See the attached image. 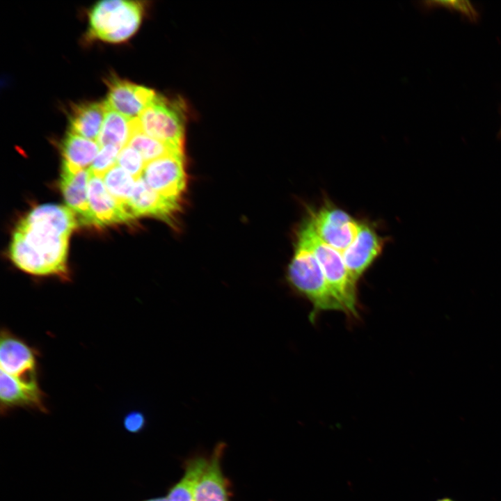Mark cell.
<instances>
[{"label":"cell","mask_w":501,"mask_h":501,"mask_svg":"<svg viewBox=\"0 0 501 501\" xmlns=\"http://www.w3.org/2000/svg\"><path fill=\"white\" fill-rule=\"evenodd\" d=\"M73 228L65 215L52 206H38L17 223L18 232L49 270L66 278L68 240Z\"/></svg>","instance_id":"obj_1"},{"label":"cell","mask_w":501,"mask_h":501,"mask_svg":"<svg viewBox=\"0 0 501 501\" xmlns=\"http://www.w3.org/2000/svg\"><path fill=\"white\" fill-rule=\"evenodd\" d=\"M290 287L312 305L309 318L314 321L322 312L344 309L326 279L322 269L308 246L296 237L294 254L287 270Z\"/></svg>","instance_id":"obj_2"},{"label":"cell","mask_w":501,"mask_h":501,"mask_svg":"<svg viewBox=\"0 0 501 501\" xmlns=\"http://www.w3.org/2000/svg\"><path fill=\"white\" fill-rule=\"evenodd\" d=\"M296 237L313 252L329 287L342 305L344 313L351 318H358L357 282L349 273L341 253L317 236L309 217L300 225Z\"/></svg>","instance_id":"obj_3"},{"label":"cell","mask_w":501,"mask_h":501,"mask_svg":"<svg viewBox=\"0 0 501 501\" xmlns=\"http://www.w3.org/2000/svg\"><path fill=\"white\" fill-rule=\"evenodd\" d=\"M143 12V5L138 1H100L89 14V35L113 43L125 41L138 29Z\"/></svg>","instance_id":"obj_4"},{"label":"cell","mask_w":501,"mask_h":501,"mask_svg":"<svg viewBox=\"0 0 501 501\" xmlns=\"http://www.w3.org/2000/svg\"><path fill=\"white\" fill-rule=\"evenodd\" d=\"M178 101L157 95L138 117L141 130L174 150L183 152L185 116Z\"/></svg>","instance_id":"obj_5"},{"label":"cell","mask_w":501,"mask_h":501,"mask_svg":"<svg viewBox=\"0 0 501 501\" xmlns=\"http://www.w3.org/2000/svg\"><path fill=\"white\" fill-rule=\"evenodd\" d=\"M308 217L317 236L341 255L353 242L361 225L349 213L329 203L310 210Z\"/></svg>","instance_id":"obj_6"},{"label":"cell","mask_w":501,"mask_h":501,"mask_svg":"<svg viewBox=\"0 0 501 501\" xmlns=\"http://www.w3.org/2000/svg\"><path fill=\"white\" fill-rule=\"evenodd\" d=\"M1 372L27 384H38V353L24 340L6 328L0 337Z\"/></svg>","instance_id":"obj_7"},{"label":"cell","mask_w":501,"mask_h":501,"mask_svg":"<svg viewBox=\"0 0 501 501\" xmlns=\"http://www.w3.org/2000/svg\"><path fill=\"white\" fill-rule=\"evenodd\" d=\"M142 177L161 196L180 202L186 186L184 153H172L145 164Z\"/></svg>","instance_id":"obj_8"},{"label":"cell","mask_w":501,"mask_h":501,"mask_svg":"<svg viewBox=\"0 0 501 501\" xmlns=\"http://www.w3.org/2000/svg\"><path fill=\"white\" fill-rule=\"evenodd\" d=\"M89 177L88 168H77L63 160L60 186L65 201L75 214L78 223L95 225L88 198Z\"/></svg>","instance_id":"obj_9"},{"label":"cell","mask_w":501,"mask_h":501,"mask_svg":"<svg viewBox=\"0 0 501 501\" xmlns=\"http://www.w3.org/2000/svg\"><path fill=\"white\" fill-rule=\"evenodd\" d=\"M107 84L106 106L131 119L138 118L157 96L152 89L117 77L110 78Z\"/></svg>","instance_id":"obj_10"},{"label":"cell","mask_w":501,"mask_h":501,"mask_svg":"<svg viewBox=\"0 0 501 501\" xmlns=\"http://www.w3.org/2000/svg\"><path fill=\"white\" fill-rule=\"evenodd\" d=\"M384 239L369 223H362L353 242L342 253L346 267L357 282L382 251Z\"/></svg>","instance_id":"obj_11"},{"label":"cell","mask_w":501,"mask_h":501,"mask_svg":"<svg viewBox=\"0 0 501 501\" xmlns=\"http://www.w3.org/2000/svg\"><path fill=\"white\" fill-rule=\"evenodd\" d=\"M128 209L133 218L151 216L172 223L180 211V203L156 192L141 176L136 181Z\"/></svg>","instance_id":"obj_12"},{"label":"cell","mask_w":501,"mask_h":501,"mask_svg":"<svg viewBox=\"0 0 501 501\" xmlns=\"http://www.w3.org/2000/svg\"><path fill=\"white\" fill-rule=\"evenodd\" d=\"M88 198L97 226L127 222L133 219L128 209L109 193L102 178L93 175L90 172L88 184Z\"/></svg>","instance_id":"obj_13"},{"label":"cell","mask_w":501,"mask_h":501,"mask_svg":"<svg viewBox=\"0 0 501 501\" xmlns=\"http://www.w3.org/2000/svg\"><path fill=\"white\" fill-rule=\"evenodd\" d=\"M225 445L219 443L195 484V501H230L229 483L224 476L221 461Z\"/></svg>","instance_id":"obj_14"},{"label":"cell","mask_w":501,"mask_h":501,"mask_svg":"<svg viewBox=\"0 0 501 501\" xmlns=\"http://www.w3.org/2000/svg\"><path fill=\"white\" fill-rule=\"evenodd\" d=\"M0 401L1 413L16 408H26L47 412L45 394L40 385L18 381L1 372Z\"/></svg>","instance_id":"obj_15"},{"label":"cell","mask_w":501,"mask_h":501,"mask_svg":"<svg viewBox=\"0 0 501 501\" xmlns=\"http://www.w3.org/2000/svg\"><path fill=\"white\" fill-rule=\"evenodd\" d=\"M106 112L104 102H84L74 105L69 115L70 132L97 141Z\"/></svg>","instance_id":"obj_16"},{"label":"cell","mask_w":501,"mask_h":501,"mask_svg":"<svg viewBox=\"0 0 501 501\" xmlns=\"http://www.w3.org/2000/svg\"><path fill=\"white\" fill-rule=\"evenodd\" d=\"M138 125V118L131 119L106 107L104 120L97 142L100 147L112 145L122 149L127 145Z\"/></svg>","instance_id":"obj_17"},{"label":"cell","mask_w":501,"mask_h":501,"mask_svg":"<svg viewBox=\"0 0 501 501\" xmlns=\"http://www.w3.org/2000/svg\"><path fill=\"white\" fill-rule=\"evenodd\" d=\"M100 150L97 141L68 132L61 143L63 161L73 167L86 169L91 166Z\"/></svg>","instance_id":"obj_18"},{"label":"cell","mask_w":501,"mask_h":501,"mask_svg":"<svg viewBox=\"0 0 501 501\" xmlns=\"http://www.w3.org/2000/svg\"><path fill=\"white\" fill-rule=\"evenodd\" d=\"M207 462V458L201 456L186 461L183 477L168 491L166 496L168 501H195V484Z\"/></svg>","instance_id":"obj_19"},{"label":"cell","mask_w":501,"mask_h":501,"mask_svg":"<svg viewBox=\"0 0 501 501\" xmlns=\"http://www.w3.org/2000/svg\"><path fill=\"white\" fill-rule=\"evenodd\" d=\"M103 181L109 193L128 209L136 180L122 168L115 164L105 173Z\"/></svg>","instance_id":"obj_20"},{"label":"cell","mask_w":501,"mask_h":501,"mask_svg":"<svg viewBox=\"0 0 501 501\" xmlns=\"http://www.w3.org/2000/svg\"><path fill=\"white\" fill-rule=\"evenodd\" d=\"M127 145L138 151L145 163L172 153H183L177 151L166 143L152 138L143 132L140 126L134 132Z\"/></svg>","instance_id":"obj_21"},{"label":"cell","mask_w":501,"mask_h":501,"mask_svg":"<svg viewBox=\"0 0 501 501\" xmlns=\"http://www.w3.org/2000/svg\"><path fill=\"white\" fill-rule=\"evenodd\" d=\"M145 164L140 153L129 145L124 147L120 150L116 161L117 165L122 168L136 180L142 176Z\"/></svg>","instance_id":"obj_22"},{"label":"cell","mask_w":501,"mask_h":501,"mask_svg":"<svg viewBox=\"0 0 501 501\" xmlns=\"http://www.w3.org/2000/svg\"><path fill=\"white\" fill-rule=\"evenodd\" d=\"M121 150V148L112 145L101 147L88 168L90 172L93 175L102 178L105 173L116 164L117 158Z\"/></svg>","instance_id":"obj_23"},{"label":"cell","mask_w":501,"mask_h":501,"mask_svg":"<svg viewBox=\"0 0 501 501\" xmlns=\"http://www.w3.org/2000/svg\"><path fill=\"white\" fill-rule=\"evenodd\" d=\"M425 3L427 7H440L454 10L472 22L477 21L479 17V13L469 1H430Z\"/></svg>","instance_id":"obj_24"},{"label":"cell","mask_w":501,"mask_h":501,"mask_svg":"<svg viewBox=\"0 0 501 501\" xmlns=\"http://www.w3.org/2000/svg\"><path fill=\"white\" fill-rule=\"evenodd\" d=\"M145 418L139 411H132L126 415L123 420L125 429L130 433H138L145 427Z\"/></svg>","instance_id":"obj_25"},{"label":"cell","mask_w":501,"mask_h":501,"mask_svg":"<svg viewBox=\"0 0 501 501\" xmlns=\"http://www.w3.org/2000/svg\"><path fill=\"white\" fill-rule=\"evenodd\" d=\"M145 501H168L167 497H159L157 498H152Z\"/></svg>","instance_id":"obj_26"},{"label":"cell","mask_w":501,"mask_h":501,"mask_svg":"<svg viewBox=\"0 0 501 501\" xmlns=\"http://www.w3.org/2000/svg\"><path fill=\"white\" fill-rule=\"evenodd\" d=\"M436 501H454V500H452L451 498H441V499H438V500H436Z\"/></svg>","instance_id":"obj_27"},{"label":"cell","mask_w":501,"mask_h":501,"mask_svg":"<svg viewBox=\"0 0 501 501\" xmlns=\"http://www.w3.org/2000/svg\"><path fill=\"white\" fill-rule=\"evenodd\" d=\"M499 135L501 136V128H500V132H499Z\"/></svg>","instance_id":"obj_28"}]
</instances>
